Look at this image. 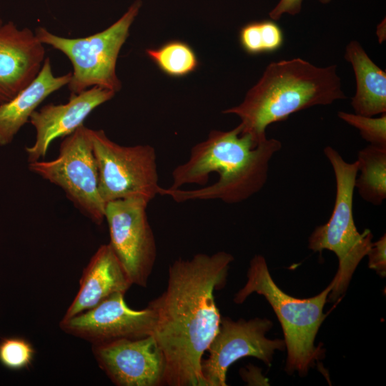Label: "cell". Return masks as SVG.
I'll return each mask as SVG.
<instances>
[{
    "mask_svg": "<svg viewBox=\"0 0 386 386\" xmlns=\"http://www.w3.org/2000/svg\"><path fill=\"white\" fill-rule=\"evenodd\" d=\"M233 260L219 251L169 265L166 290L148 304L156 317L152 335L165 360L163 385L207 386L201 362L221 319L214 291L224 286Z\"/></svg>",
    "mask_w": 386,
    "mask_h": 386,
    "instance_id": "cell-1",
    "label": "cell"
},
{
    "mask_svg": "<svg viewBox=\"0 0 386 386\" xmlns=\"http://www.w3.org/2000/svg\"><path fill=\"white\" fill-rule=\"evenodd\" d=\"M242 129L239 124L229 131L212 130L173 169L171 186L161 187L159 194L177 202L218 199L236 204L259 192L282 143L274 138L258 143Z\"/></svg>",
    "mask_w": 386,
    "mask_h": 386,
    "instance_id": "cell-2",
    "label": "cell"
},
{
    "mask_svg": "<svg viewBox=\"0 0 386 386\" xmlns=\"http://www.w3.org/2000/svg\"><path fill=\"white\" fill-rule=\"evenodd\" d=\"M345 99L337 65L320 67L295 58L268 64L242 103L222 113L237 115L242 134L259 143L267 138L265 132L271 124L300 110Z\"/></svg>",
    "mask_w": 386,
    "mask_h": 386,
    "instance_id": "cell-3",
    "label": "cell"
},
{
    "mask_svg": "<svg viewBox=\"0 0 386 386\" xmlns=\"http://www.w3.org/2000/svg\"><path fill=\"white\" fill-rule=\"evenodd\" d=\"M247 281L234 297L236 304H242L252 293L265 297L275 312L284 333L287 352L285 370L297 372L301 376L319 360L322 354L315 340L326 315L323 309L335 281L318 295L299 299L283 292L272 278L266 260L262 255L252 257L247 273Z\"/></svg>",
    "mask_w": 386,
    "mask_h": 386,
    "instance_id": "cell-4",
    "label": "cell"
},
{
    "mask_svg": "<svg viewBox=\"0 0 386 386\" xmlns=\"http://www.w3.org/2000/svg\"><path fill=\"white\" fill-rule=\"evenodd\" d=\"M324 154L332 167L336 194L332 214L324 224L317 227L308 239V247L315 252H333L338 268L328 302H335L346 292L353 273L372 245V233L368 229L358 232L353 217V195L358 173L357 162H347L333 147L327 146Z\"/></svg>",
    "mask_w": 386,
    "mask_h": 386,
    "instance_id": "cell-5",
    "label": "cell"
},
{
    "mask_svg": "<svg viewBox=\"0 0 386 386\" xmlns=\"http://www.w3.org/2000/svg\"><path fill=\"white\" fill-rule=\"evenodd\" d=\"M142 6V0L134 1L108 28L86 37L59 36L42 26L35 29L36 37L43 44L62 52L71 63L73 71L68 84L71 94H78L92 86L115 93L122 89L116 71L117 61Z\"/></svg>",
    "mask_w": 386,
    "mask_h": 386,
    "instance_id": "cell-6",
    "label": "cell"
},
{
    "mask_svg": "<svg viewBox=\"0 0 386 386\" xmlns=\"http://www.w3.org/2000/svg\"><path fill=\"white\" fill-rule=\"evenodd\" d=\"M91 137L99 191L105 204L129 197H140L149 202L159 194L161 187L153 147L120 145L102 129H91Z\"/></svg>",
    "mask_w": 386,
    "mask_h": 386,
    "instance_id": "cell-7",
    "label": "cell"
},
{
    "mask_svg": "<svg viewBox=\"0 0 386 386\" xmlns=\"http://www.w3.org/2000/svg\"><path fill=\"white\" fill-rule=\"evenodd\" d=\"M29 169L59 187L74 205L94 223H103L106 204L99 191L91 129L81 126L64 137L56 158L29 162Z\"/></svg>",
    "mask_w": 386,
    "mask_h": 386,
    "instance_id": "cell-8",
    "label": "cell"
},
{
    "mask_svg": "<svg viewBox=\"0 0 386 386\" xmlns=\"http://www.w3.org/2000/svg\"><path fill=\"white\" fill-rule=\"evenodd\" d=\"M149 202L140 197L110 201L105 204L109 244L132 284L146 287L152 272L157 246L149 222Z\"/></svg>",
    "mask_w": 386,
    "mask_h": 386,
    "instance_id": "cell-9",
    "label": "cell"
},
{
    "mask_svg": "<svg viewBox=\"0 0 386 386\" xmlns=\"http://www.w3.org/2000/svg\"><path fill=\"white\" fill-rule=\"evenodd\" d=\"M272 327L267 318L255 317L237 321L220 319L217 334L202 360L201 371L207 386H227V372L234 362L244 357H254L269 366L276 350H284V340H270L266 334Z\"/></svg>",
    "mask_w": 386,
    "mask_h": 386,
    "instance_id": "cell-10",
    "label": "cell"
},
{
    "mask_svg": "<svg viewBox=\"0 0 386 386\" xmlns=\"http://www.w3.org/2000/svg\"><path fill=\"white\" fill-rule=\"evenodd\" d=\"M124 295L115 293L85 312L62 318L60 329L92 345L152 335L156 320L154 312L148 306L140 310L130 308Z\"/></svg>",
    "mask_w": 386,
    "mask_h": 386,
    "instance_id": "cell-11",
    "label": "cell"
},
{
    "mask_svg": "<svg viewBox=\"0 0 386 386\" xmlns=\"http://www.w3.org/2000/svg\"><path fill=\"white\" fill-rule=\"evenodd\" d=\"M99 367L117 386L163 385L165 360L152 335L92 345Z\"/></svg>",
    "mask_w": 386,
    "mask_h": 386,
    "instance_id": "cell-12",
    "label": "cell"
},
{
    "mask_svg": "<svg viewBox=\"0 0 386 386\" xmlns=\"http://www.w3.org/2000/svg\"><path fill=\"white\" fill-rule=\"evenodd\" d=\"M115 92L92 86L78 94H71L66 104H48L35 110L29 118L36 132L35 140L25 151L29 162L44 158L51 143L65 137L84 125L86 117L99 106L112 99Z\"/></svg>",
    "mask_w": 386,
    "mask_h": 386,
    "instance_id": "cell-13",
    "label": "cell"
},
{
    "mask_svg": "<svg viewBox=\"0 0 386 386\" xmlns=\"http://www.w3.org/2000/svg\"><path fill=\"white\" fill-rule=\"evenodd\" d=\"M45 59L44 44L30 29L12 21L0 26V104L9 102L39 74Z\"/></svg>",
    "mask_w": 386,
    "mask_h": 386,
    "instance_id": "cell-14",
    "label": "cell"
},
{
    "mask_svg": "<svg viewBox=\"0 0 386 386\" xmlns=\"http://www.w3.org/2000/svg\"><path fill=\"white\" fill-rule=\"evenodd\" d=\"M132 284L110 244H102L84 268L78 292L63 319L85 312L115 293L125 294Z\"/></svg>",
    "mask_w": 386,
    "mask_h": 386,
    "instance_id": "cell-15",
    "label": "cell"
},
{
    "mask_svg": "<svg viewBox=\"0 0 386 386\" xmlns=\"http://www.w3.org/2000/svg\"><path fill=\"white\" fill-rule=\"evenodd\" d=\"M71 72L54 76L49 57L45 58L37 76L13 99L0 104V146L9 144L31 114L52 93L71 80Z\"/></svg>",
    "mask_w": 386,
    "mask_h": 386,
    "instance_id": "cell-16",
    "label": "cell"
},
{
    "mask_svg": "<svg viewBox=\"0 0 386 386\" xmlns=\"http://www.w3.org/2000/svg\"><path fill=\"white\" fill-rule=\"evenodd\" d=\"M345 59L355 76L356 91L351 102L355 113L367 117L386 113V73L357 41L347 45Z\"/></svg>",
    "mask_w": 386,
    "mask_h": 386,
    "instance_id": "cell-17",
    "label": "cell"
},
{
    "mask_svg": "<svg viewBox=\"0 0 386 386\" xmlns=\"http://www.w3.org/2000/svg\"><path fill=\"white\" fill-rule=\"evenodd\" d=\"M355 188L365 201L380 205L386 199V147L369 144L357 154Z\"/></svg>",
    "mask_w": 386,
    "mask_h": 386,
    "instance_id": "cell-18",
    "label": "cell"
},
{
    "mask_svg": "<svg viewBox=\"0 0 386 386\" xmlns=\"http://www.w3.org/2000/svg\"><path fill=\"white\" fill-rule=\"evenodd\" d=\"M146 54L162 72L173 77L187 76L199 64L192 48L181 41H170L158 48L147 49Z\"/></svg>",
    "mask_w": 386,
    "mask_h": 386,
    "instance_id": "cell-19",
    "label": "cell"
},
{
    "mask_svg": "<svg viewBox=\"0 0 386 386\" xmlns=\"http://www.w3.org/2000/svg\"><path fill=\"white\" fill-rule=\"evenodd\" d=\"M239 42L249 54L273 52L282 46L283 33L273 20L252 22L241 29Z\"/></svg>",
    "mask_w": 386,
    "mask_h": 386,
    "instance_id": "cell-20",
    "label": "cell"
},
{
    "mask_svg": "<svg viewBox=\"0 0 386 386\" xmlns=\"http://www.w3.org/2000/svg\"><path fill=\"white\" fill-rule=\"evenodd\" d=\"M33 345L24 337H8L0 341V363L11 370H21L29 367L34 360Z\"/></svg>",
    "mask_w": 386,
    "mask_h": 386,
    "instance_id": "cell-21",
    "label": "cell"
},
{
    "mask_svg": "<svg viewBox=\"0 0 386 386\" xmlns=\"http://www.w3.org/2000/svg\"><path fill=\"white\" fill-rule=\"evenodd\" d=\"M337 116L357 129L361 137L370 144L386 147V113L375 118L340 111Z\"/></svg>",
    "mask_w": 386,
    "mask_h": 386,
    "instance_id": "cell-22",
    "label": "cell"
},
{
    "mask_svg": "<svg viewBox=\"0 0 386 386\" xmlns=\"http://www.w3.org/2000/svg\"><path fill=\"white\" fill-rule=\"evenodd\" d=\"M367 255L368 266L381 277L386 274V235L372 242Z\"/></svg>",
    "mask_w": 386,
    "mask_h": 386,
    "instance_id": "cell-23",
    "label": "cell"
},
{
    "mask_svg": "<svg viewBox=\"0 0 386 386\" xmlns=\"http://www.w3.org/2000/svg\"><path fill=\"white\" fill-rule=\"evenodd\" d=\"M303 0H279L277 4L270 11L269 16L273 21L278 20L284 14L290 15L298 14L302 9Z\"/></svg>",
    "mask_w": 386,
    "mask_h": 386,
    "instance_id": "cell-24",
    "label": "cell"
},
{
    "mask_svg": "<svg viewBox=\"0 0 386 386\" xmlns=\"http://www.w3.org/2000/svg\"><path fill=\"white\" fill-rule=\"evenodd\" d=\"M331 0H319V1L322 4H327Z\"/></svg>",
    "mask_w": 386,
    "mask_h": 386,
    "instance_id": "cell-25",
    "label": "cell"
},
{
    "mask_svg": "<svg viewBox=\"0 0 386 386\" xmlns=\"http://www.w3.org/2000/svg\"><path fill=\"white\" fill-rule=\"evenodd\" d=\"M3 24L2 20L0 19V26Z\"/></svg>",
    "mask_w": 386,
    "mask_h": 386,
    "instance_id": "cell-26",
    "label": "cell"
}]
</instances>
